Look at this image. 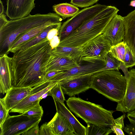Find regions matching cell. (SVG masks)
I'll list each match as a JSON object with an SVG mask.
<instances>
[{"instance_id":"cell-28","label":"cell","mask_w":135,"mask_h":135,"mask_svg":"<svg viewBox=\"0 0 135 135\" xmlns=\"http://www.w3.org/2000/svg\"><path fill=\"white\" fill-rule=\"evenodd\" d=\"M125 117V114L114 119V123L110 128L114 133L117 135H124L123 129L124 127V119Z\"/></svg>"},{"instance_id":"cell-27","label":"cell","mask_w":135,"mask_h":135,"mask_svg":"<svg viewBox=\"0 0 135 135\" xmlns=\"http://www.w3.org/2000/svg\"><path fill=\"white\" fill-rule=\"evenodd\" d=\"M105 60V66L100 71L112 70L119 71L120 61L115 57L110 52H109L106 55Z\"/></svg>"},{"instance_id":"cell-13","label":"cell","mask_w":135,"mask_h":135,"mask_svg":"<svg viewBox=\"0 0 135 135\" xmlns=\"http://www.w3.org/2000/svg\"><path fill=\"white\" fill-rule=\"evenodd\" d=\"M35 0H7L6 14L11 20L29 15L35 7Z\"/></svg>"},{"instance_id":"cell-1","label":"cell","mask_w":135,"mask_h":135,"mask_svg":"<svg viewBox=\"0 0 135 135\" xmlns=\"http://www.w3.org/2000/svg\"><path fill=\"white\" fill-rule=\"evenodd\" d=\"M50 42L46 37L13 54L12 87L32 88L46 81V67L52 50Z\"/></svg>"},{"instance_id":"cell-15","label":"cell","mask_w":135,"mask_h":135,"mask_svg":"<svg viewBox=\"0 0 135 135\" xmlns=\"http://www.w3.org/2000/svg\"><path fill=\"white\" fill-rule=\"evenodd\" d=\"M0 93H6L12 87V58L5 54L0 55Z\"/></svg>"},{"instance_id":"cell-9","label":"cell","mask_w":135,"mask_h":135,"mask_svg":"<svg viewBox=\"0 0 135 135\" xmlns=\"http://www.w3.org/2000/svg\"><path fill=\"white\" fill-rule=\"evenodd\" d=\"M57 82L48 80L32 88L29 94L16 106L9 112L23 114L40 103L42 96L50 90Z\"/></svg>"},{"instance_id":"cell-22","label":"cell","mask_w":135,"mask_h":135,"mask_svg":"<svg viewBox=\"0 0 135 135\" xmlns=\"http://www.w3.org/2000/svg\"><path fill=\"white\" fill-rule=\"evenodd\" d=\"M55 23H47L35 27L19 35L11 45L7 54L10 52L12 53L16 47L41 33L49 26Z\"/></svg>"},{"instance_id":"cell-4","label":"cell","mask_w":135,"mask_h":135,"mask_svg":"<svg viewBox=\"0 0 135 135\" xmlns=\"http://www.w3.org/2000/svg\"><path fill=\"white\" fill-rule=\"evenodd\" d=\"M127 85L124 76L119 71L112 70L100 71L93 75L90 88L117 103L124 97Z\"/></svg>"},{"instance_id":"cell-21","label":"cell","mask_w":135,"mask_h":135,"mask_svg":"<svg viewBox=\"0 0 135 135\" xmlns=\"http://www.w3.org/2000/svg\"><path fill=\"white\" fill-rule=\"evenodd\" d=\"M84 48L83 47L57 46L52 49V55L79 62Z\"/></svg>"},{"instance_id":"cell-39","label":"cell","mask_w":135,"mask_h":135,"mask_svg":"<svg viewBox=\"0 0 135 135\" xmlns=\"http://www.w3.org/2000/svg\"><path fill=\"white\" fill-rule=\"evenodd\" d=\"M60 41L58 35L55 36L50 41V45L52 49L57 47L59 45Z\"/></svg>"},{"instance_id":"cell-6","label":"cell","mask_w":135,"mask_h":135,"mask_svg":"<svg viewBox=\"0 0 135 135\" xmlns=\"http://www.w3.org/2000/svg\"><path fill=\"white\" fill-rule=\"evenodd\" d=\"M41 117H30L23 114L17 115H8L0 128V135H19L32 127L38 125Z\"/></svg>"},{"instance_id":"cell-19","label":"cell","mask_w":135,"mask_h":135,"mask_svg":"<svg viewBox=\"0 0 135 135\" xmlns=\"http://www.w3.org/2000/svg\"><path fill=\"white\" fill-rule=\"evenodd\" d=\"M123 17L125 33L123 41L130 47L135 55V9Z\"/></svg>"},{"instance_id":"cell-42","label":"cell","mask_w":135,"mask_h":135,"mask_svg":"<svg viewBox=\"0 0 135 135\" xmlns=\"http://www.w3.org/2000/svg\"><path fill=\"white\" fill-rule=\"evenodd\" d=\"M8 21L5 15L3 13L0 15V29L3 27Z\"/></svg>"},{"instance_id":"cell-38","label":"cell","mask_w":135,"mask_h":135,"mask_svg":"<svg viewBox=\"0 0 135 135\" xmlns=\"http://www.w3.org/2000/svg\"><path fill=\"white\" fill-rule=\"evenodd\" d=\"M128 68L123 62L120 61L119 69H121L123 71L124 76L126 78L127 83L129 75V72L128 70Z\"/></svg>"},{"instance_id":"cell-12","label":"cell","mask_w":135,"mask_h":135,"mask_svg":"<svg viewBox=\"0 0 135 135\" xmlns=\"http://www.w3.org/2000/svg\"><path fill=\"white\" fill-rule=\"evenodd\" d=\"M129 72L124 96L117 102L116 108L117 111L125 113L135 110V69Z\"/></svg>"},{"instance_id":"cell-31","label":"cell","mask_w":135,"mask_h":135,"mask_svg":"<svg viewBox=\"0 0 135 135\" xmlns=\"http://www.w3.org/2000/svg\"><path fill=\"white\" fill-rule=\"evenodd\" d=\"M43 113V108L39 103L23 114L30 117H42Z\"/></svg>"},{"instance_id":"cell-37","label":"cell","mask_w":135,"mask_h":135,"mask_svg":"<svg viewBox=\"0 0 135 135\" xmlns=\"http://www.w3.org/2000/svg\"><path fill=\"white\" fill-rule=\"evenodd\" d=\"M38 125L33 127L22 133L21 135H39Z\"/></svg>"},{"instance_id":"cell-14","label":"cell","mask_w":135,"mask_h":135,"mask_svg":"<svg viewBox=\"0 0 135 135\" xmlns=\"http://www.w3.org/2000/svg\"><path fill=\"white\" fill-rule=\"evenodd\" d=\"M92 75L57 83L60 85L64 94L72 97L90 88Z\"/></svg>"},{"instance_id":"cell-26","label":"cell","mask_w":135,"mask_h":135,"mask_svg":"<svg viewBox=\"0 0 135 135\" xmlns=\"http://www.w3.org/2000/svg\"><path fill=\"white\" fill-rule=\"evenodd\" d=\"M127 44L123 41L116 45L112 46L109 52L119 60L124 62Z\"/></svg>"},{"instance_id":"cell-43","label":"cell","mask_w":135,"mask_h":135,"mask_svg":"<svg viewBox=\"0 0 135 135\" xmlns=\"http://www.w3.org/2000/svg\"><path fill=\"white\" fill-rule=\"evenodd\" d=\"M4 12V7L1 0L0 2V15L3 13Z\"/></svg>"},{"instance_id":"cell-16","label":"cell","mask_w":135,"mask_h":135,"mask_svg":"<svg viewBox=\"0 0 135 135\" xmlns=\"http://www.w3.org/2000/svg\"><path fill=\"white\" fill-rule=\"evenodd\" d=\"M32 88L12 87L0 99L6 109L9 111L30 94Z\"/></svg>"},{"instance_id":"cell-5","label":"cell","mask_w":135,"mask_h":135,"mask_svg":"<svg viewBox=\"0 0 135 135\" xmlns=\"http://www.w3.org/2000/svg\"><path fill=\"white\" fill-rule=\"evenodd\" d=\"M66 103L70 110L87 124L110 127L114 123V111L106 109L101 105L74 97L69 98Z\"/></svg>"},{"instance_id":"cell-3","label":"cell","mask_w":135,"mask_h":135,"mask_svg":"<svg viewBox=\"0 0 135 135\" xmlns=\"http://www.w3.org/2000/svg\"><path fill=\"white\" fill-rule=\"evenodd\" d=\"M62 18L56 13L29 15L24 17L8 21L0 29V55L7 52L12 43L19 35L38 26L49 22H61Z\"/></svg>"},{"instance_id":"cell-18","label":"cell","mask_w":135,"mask_h":135,"mask_svg":"<svg viewBox=\"0 0 135 135\" xmlns=\"http://www.w3.org/2000/svg\"><path fill=\"white\" fill-rule=\"evenodd\" d=\"M48 124L54 135H75L72 126L67 119L57 112Z\"/></svg>"},{"instance_id":"cell-2","label":"cell","mask_w":135,"mask_h":135,"mask_svg":"<svg viewBox=\"0 0 135 135\" xmlns=\"http://www.w3.org/2000/svg\"><path fill=\"white\" fill-rule=\"evenodd\" d=\"M119 11L115 6H107L60 41L58 46L84 48L103 33L108 24Z\"/></svg>"},{"instance_id":"cell-10","label":"cell","mask_w":135,"mask_h":135,"mask_svg":"<svg viewBox=\"0 0 135 135\" xmlns=\"http://www.w3.org/2000/svg\"><path fill=\"white\" fill-rule=\"evenodd\" d=\"M112 46L109 41L102 34L94 39L90 44L84 48L80 61H105Z\"/></svg>"},{"instance_id":"cell-7","label":"cell","mask_w":135,"mask_h":135,"mask_svg":"<svg viewBox=\"0 0 135 135\" xmlns=\"http://www.w3.org/2000/svg\"><path fill=\"white\" fill-rule=\"evenodd\" d=\"M107 6L105 5L97 4L85 8L64 22L61 25L59 32L58 36L60 41Z\"/></svg>"},{"instance_id":"cell-24","label":"cell","mask_w":135,"mask_h":135,"mask_svg":"<svg viewBox=\"0 0 135 135\" xmlns=\"http://www.w3.org/2000/svg\"><path fill=\"white\" fill-rule=\"evenodd\" d=\"M61 25L62 22H60L49 26L41 33L16 47L12 53L14 54L19 50H24L38 43L46 37L48 33L51 29Z\"/></svg>"},{"instance_id":"cell-36","label":"cell","mask_w":135,"mask_h":135,"mask_svg":"<svg viewBox=\"0 0 135 135\" xmlns=\"http://www.w3.org/2000/svg\"><path fill=\"white\" fill-rule=\"evenodd\" d=\"M123 131L130 135H135V123H130L124 127Z\"/></svg>"},{"instance_id":"cell-17","label":"cell","mask_w":135,"mask_h":135,"mask_svg":"<svg viewBox=\"0 0 135 135\" xmlns=\"http://www.w3.org/2000/svg\"><path fill=\"white\" fill-rule=\"evenodd\" d=\"M57 112L66 118L73 128L75 135H86V127L82 124L62 103L53 98Z\"/></svg>"},{"instance_id":"cell-23","label":"cell","mask_w":135,"mask_h":135,"mask_svg":"<svg viewBox=\"0 0 135 135\" xmlns=\"http://www.w3.org/2000/svg\"><path fill=\"white\" fill-rule=\"evenodd\" d=\"M54 11L63 20L72 17L77 13L79 9L77 7L68 3H63L53 6Z\"/></svg>"},{"instance_id":"cell-11","label":"cell","mask_w":135,"mask_h":135,"mask_svg":"<svg viewBox=\"0 0 135 135\" xmlns=\"http://www.w3.org/2000/svg\"><path fill=\"white\" fill-rule=\"evenodd\" d=\"M125 33L123 17L117 14L108 24L103 34L113 46L123 41Z\"/></svg>"},{"instance_id":"cell-34","label":"cell","mask_w":135,"mask_h":135,"mask_svg":"<svg viewBox=\"0 0 135 135\" xmlns=\"http://www.w3.org/2000/svg\"><path fill=\"white\" fill-rule=\"evenodd\" d=\"M39 135H54L48 123L43 124L39 128Z\"/></svg>"},{"instance_id":"cell-32","label":"cell","mask_w":135,"mask_h":135,"mask_svg":"<svg viewBox=\"0 0 135 135\" xmlns=\"http://www.w3.org/2000/svg\"><path fill=\"white\" fill-rule=\"evenodd\" d=\"M99 0H71V4L81 8L88 7L96 3Z\"/></svg>"},{"instance_id":"cell-20","label":"cell","mask_w":135,"mask_h":135,"mask_svg":"<svg viewBox=\"0 0 135 135\" xmlns=\"http://www.w3.org/2000/svg\"><path fill=\"white\" fill-rule=\"evenodd\" d=\"M79 62L55 56L52 54L46 67V72L50 71H64L79 65Z\"/></svg>"},{"instance_id":"cell-44","label":"cell","mask_w":135,"mask_h":135,"mask_svg":"<svg viewBox=\"0 0 135 135\" xmlns=\"http://www.w3.org/2000/svg\"><path fill=\"white\" fill-rule=\"evenodd\" d=\"M129 5L133 7H135V0H132L130 2Z\"/></svg>"},{"instance_id":"cell-30","label":"cell","mask_w":135,"mask_h":135,"mask_svg":"<svg viewBox=\"0 0 135 135\" xmlns=\"http://www.w3.org/2000/svg\"><path fill=\"white\" fill-rule=\"evenodd\" d=\"M123 63L128 68L135 66V55L127 44Z\"/></svg>"},{"instance_id":"cell-8","label":"cell","mask_w":135,"mask_h":135,"mask_svg":"<svg viewBox=\"0 0 135 135\" xmlns=\"http://www.w3.org/2000/svg\"><path fill=\"white\" fill-rule=\"evenodd\" d=\"M105 60L86 61L81 60L79 65L57 74L50 80L57 83L69 80L99 72L105 66Z\"/></svg>"},{"instance_id":"cell-25","label":"cell","mask_w":135,"mask_h":135,"mask_svg":"<svg viewBox=\"0 0 135 135\" xmlns=\"http://www.w3.org/2000/svg\"><path fill=\"white\" fill-rule=\"evenodd\" d=\"M86 135H108L113 132L110 127L88 123Z\"/></svg>"},{"instance_id":"cell-41","label":"cell","mask_w":135,"mask_h":135,"mask_svg":"<svg viewBox=\"0 0 135 135\" xmlns=\"http://www.w3.org/2000/svg\"><path fill=\"white\" fill-rule=\"evenodd\" d=\"M127 117L130 123H135V110L127 113Z\"/></svg>"},{"instance_id":"cell-29","label":"cell","mask_w":135,"mask_h":135,"mask_svg":"<svg viewBox=\"0 0 135 135\" xmlns=\"http://www.w3.org/2000/svg\"><path fill=\"white\" fill-rule=\"evenodd\" d=\"M49 95L51 96L60 102L64 103L65 98L64 94L60 85L57 83L51 89L49 92Z\"/></svg>"},{"instance_id":"cell-35","label":"cell","mask_w":135,"mask_h":135,"mask_svg":"<svg viewBox=\"0 0 135 135\" xmlns=\"http://www.w3.org/2000/svg\"><path fill=\"white\" fill-rule=\"evenodd\" d=\"M61 25L51 29L48 33L46 38L50 41L56 35H58Z\"/></svg>"},{"instance_id":"cell-40","label":"cell","mask_w":135,"mask_h":135,"mask_svg":"<svg viewBox=\"0 0 135 135\" xmlns=\"http://www.w3.org/2000/svg\"><path fill=\"white\" fill-rule=\"evenodd\" d=\"M64 71H50L46 72L45 78V81L49 80L54 76Z\"/></svg>"},{"instance_id":"cell-33","label":"cell","mask_w":135,"mask_h":135,"mask_svg":"<svg viewBox=\"0 0 135 135\" xmlns=\"http://www.w3.org/2000/svg\"><path fill=\"white\" fill-rule=\"evenodd\" d=\"M0 128L3 125L9 114L8 111L2 102L0 101Z\"/></svg>"}]
</instances>
